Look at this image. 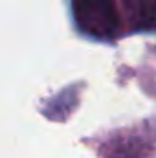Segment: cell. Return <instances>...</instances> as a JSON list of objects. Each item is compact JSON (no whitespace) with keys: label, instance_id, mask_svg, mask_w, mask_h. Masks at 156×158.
<instances>
[{"label":"cell","instance_id":"cell-1","mask_svg":"<svg viewBox=\"0 0 156 158\" xmlns=\"http://www.w3.org/2000/svg\"><path fill=\"white\" fill-rule=\"evenodd\" d=\"M77 28L94 39H114L119 31V15L114 0H72Z\"/></svg>","mask_w":156,"mask_h":158},{"label":"cell","instance_id":"cell-2","mask_svg":"<svg viewBox=\"0 0 156 158\" xmlns=\"http://www.w3.org/2000/svg\"><path fill=\"white\" fill-rule=\"evenodd\" d=\"M134 30L156 31V0H121Z\"/></svg>","mask_w":156,"mask_h":158}]
</instances>
